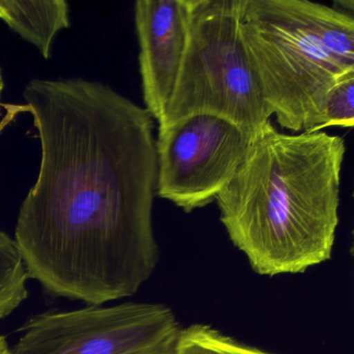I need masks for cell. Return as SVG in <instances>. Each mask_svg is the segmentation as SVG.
I'll return each instance as SVG.
<instances>
[{"label": "cell", "instance_id": "obj_11", "mask_svg": "<svg viewBox=\"0 0 354 354\" xmlns=\"http://www.w3.org/2000/svg\"><path fill=\"white\" fill-rule=\"evenodd\" d=\"M354 125V72L339 78L325 95L318 131L325 127Z\"/></svg>", "mask_w": 354, "mask_h": 354}, {"label": "cell", "instance_id": "obj_8", "mask_svg": "<svg viewBox=\"0 0 354 354\" xmlns=\"http://www.w3.org/2000/svg\"><path fill=\"white\" fill-rule=\"evenodd\" d=\"M0 19L49 59L57 32L70 26L65 0H0Z\"/></svg>", "mask_w": 354, "mask_h": 354}, {"label": "cell", "instance_id": "obj_6", "mask_svg": "<svg viewBox=\"0 0 354 354\" xmlns=\"http://www.w3.org/2000/svg\"><path fill=\"white\" fill-rule=\"evenodd\" d=\"M254 136L212 113L158 127L157 196L186 213L208 206L245 160Z\"/></svg>", "mask_w": 354, "mask_h": 354}, {"label": "cell", "instance_id": "obj_3", "mask_svg": "<svg viewBox=\"0 0 354 354\" xmlns=\"http://www.w3.org/2000/svg\"><path fill=\"white\" fill-rule=\"evenodd\" d=\"M239 30L271 115L318 131L325 95L354 72L353 16L310 0H241Z\"/></svg>", "mask_w": 354, "mask_h": 354}, {"label": "cell", "instance_id": "obj_1", "mask_svg": "<svg viewBox=\"0 0 354 354\" xmlns=\"http://www.w3.org/2000/svg\"><path fill=\"white\" fill-rule=\"evenodd\" d=\"M24 97L41 145L14 238L28 277L91 306L134 295L160 256L154 118L82 78L32 80Z\"/></svg>", "mask_w": 354, "mask_h": 354}, {"label": "cell", "instance_id": "obj_13", "mask_svg": "<svg viewBox=\"0 0 354 354\" xmlns=\"http://www.w3.org/2000/svg\"><path fill=\"white\" fill-rule=\"evenodd\" d=\"M3 88H5V82H3V71L0 69V97L3 95Z\"/></svg>", "mask_w": 354, "mask_h": 354}, {"label": "cell", "instance_id": "obj_12", "mask_svg": "<svg viewBox=\"0 0 354 354\" xmlns=\"http://www.w3.org/2000/svg\"><path fill=\"white\" fill-rule=\"evenodd\" d=\"M0 354H11V348L3 335H0Z\"/></svg>", "mask_w": 354, "mask_h": 354}, {"label": "cell", "instance_id": "obj_4", "mask_svg": "<svg viewBox=\"0 0 354 354\" xmlns=\"http://www.w3.org/2000/svg\"><path fill=\"white\" fill-rule=\"evenodd\" d=\"M240 5L241 0H187L185 53L158 127L212 113L256 134L270 120L240 36Z\"/></svg>", "mask_w": 354, "mask_h": 354}, {"label": "cell", "instance_id": "obj_7", "mask_svg": "<svg viewBox=\"0 0 354 354\" xmlns=\"http://www.w3.org/2000/svg\"><path fill=\"white\" fill-rule=\"evenodd\" d=\"M134 19L145 109L158 121L173 96L185 53L187 0H138Z\"/></svg>", "mask_w": 354, "mask_h": 354}, {"label": "cell", "instance_id": "obj_9", "mask_svg": "<svg viewBox=\"0 0 354 354\" xmlns=\"http://www.w3.org/2000/svg\"><path fill=\"white\" fill-rule=\"evenodd\" d=\"M28 279L15 240L0 230V320L28 298Z\"/></svg>", "mask_w": 354, "mask_h": 354}, {"label": "cell", "instance_id": "obj_2", "mask_svg": "<svg viewBox=\"0 0 354 354\" xmlns=\"http://www.w3.org/2000/svg\"><path fill=\"white\" fill-rule=\"evenodd\" d=\"M343 138L281 133L270 120L216 198L232 243L264 277L298 274L330 260L339 227Z\"/></svg>", "mask_w": 354, "mask_h": 354}, {"label": "cell", "instance_id": "obj_5", "mask_svg": "<svg viewBox=\"0 0 354 354\" xmlns=\"http://www.w3.org/2000/svg\"><path fill=\"white\" fill-rule=\"evenodd\" d=\"M181 329L163 304L92 306L34 317L11 354H175Z\"/></svg>", "mask_w": 354, "mask_h": 354}, {"label": "cell", "instance_id": "obj_10", "mask_svg": "<svg viewBox=\"0 0 354 354\" xmlns=\"http://www.w3.org/2000/svg\"><path fill=\"white\" fill-rule=\"evenodd\" d=\"M175 354H273L242 343L209 324L196 323L180 333Z\"/></svg>", "mask_w": 354, "mask_h": 354}]
</instances>
